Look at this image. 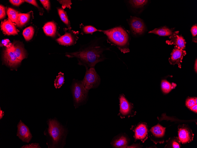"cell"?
<instances>
[{
	"label": "cell",
	"instance_id": "cell-1",
	"mask_svg": "<svg viewBox=\"0 0 197 148\" xmlns=\"http://www.w3.org/2000/svg\"><path fill=\"white\" fill-rule=\"evenodd\" d=\"M103 42L101 38H96L81 45L78 51L67 53L66 56L69 58H76L78 64L85 66L86 70L94 67L97 63L106 59L104 52L110 50V48L104 45Z\"/></svg>",
	"mask_w": 197,
	"mask_h": 148
},
{
	"label": "cell",
	"instance_id": "cell-2",
	"mask_svg": "<svg viewBox=\"0 0 197 148\" xmlns=\"http://www.w3.org/2000/svg\"><path fill=\"white\" fill-rule=\"evenodd\" d=\"M99 31L103 32L122 52L125 53L129 52V35L122 27L118 26L106 30H99Z\"/></svg>",
	"mask_w": 197,
	"mask_h": 148
},
{
	"label": "cell",
	"instance_id": "cell-3",
	"mask_svg": "<svg viewBox=\"0 0 197 148\" xmlns=\"http://www.w3.org/2000/svg\"><path fill=\"white\" fill-rule=\"evenodd\" d=\"M71 90L74 105L75 107H78L86 101L88 91L85 88L81 81L73 79Z\"/></svg>",
	"mask_w": 197,
	"mask_h": 148
},
{
	"label": "cell",
	"instance_id": "cell-4",
	"mask_svg": "<svg viewBox=\"0 0 197 148\" xmlns=\"http://www.w3.org/2000/svg\"><path fill=\"white\" fill-rule=\"evenodd\" d=\"M84 78L81 81L83 86L88 91L91 89L97 87L100 84L101 78L94 67L86 70Z\"/></svg>",
	"mask_w": 197,
	"mask_h": 148
},
{
	"label": "cell",
	"instance_id": "cell-5",
	"mask_svg": "<svg viewBox=\"0 0 197 148\" xmlns=\"http://www.w3.org/2000/svg\"><path fill=\"white\" fill-rule=\"evenodd\" d=\"M48 125V131L52 138L53 145H56L58 144L63 135L64 129L55 120H50Z\"/></svg>",
	"mask_w": 197,
	"mask_h": 148
},
{
	"label": "cell",
	"instance_id": "cell-6",
	"mask_svg": "<svg viewBox=\"0 0 197 148\" xmlns=\"http://www.w3.org/2000/svg\"><path fill=\"white\" fill-rule=\"evenodd\" d=\"M65 34L57 39L56 41L60 44L64 46L74 45L78 39V31H75L71 29L70 27L68 29L65 28Z\"/></svg>",
	"mask_w": 197,
	"mask_h": 148
},
{
	"label": "cell",
	"instance_id": "cell-7",
	"mask_svg": "<svg viewBox=\"0 0 197 148\" xmlns=\"http://www.w3.org/2000/svg\"><path fill=\"white\" fill-rule=\"evenodd\" d=\"M165 129L159 123L152 127L148 131L151 140L155 144L163 143Z\"/></svg>",
	"mask_w": 197,
	"mask_h": 148
},
{
	"label": "cell",
	"instance_id": "cell-8",
	"mask_svg": "<svg viewBox=\"0 0 197 148\" xmlns=\"http://www.w3.org/2000/svg\"><path fill=\"white\" fill-rule=\"evenodd\" d=\"M128 22L132 33L135 36L143 34L146 30L145 25L141 18L131 16Z\"/></svg>",
	"mask_w": 197,
	"mask_h": 148
},
{
	"label": "cell",
	"instance_id": "cell-9",
	"mask_svg": "<svg viewBox=\"0 0 197 148\" xmlns=\"http://www.w3.org/2000/svg\"><path fill=\"white\" fill-rule=\"evenodd\" d=\"M178 128V138L181 143H189L193 140L194 134L188 124L179 125Z\"/></svg>",
	"mask_w": 197,
	"mask_h": 148
},
{
	"label": "cell",
	"instance_id": "cell-10",
	"mask_svg": "<svg viewBox=\"0 0 197 148\" xmlns=\"http://www.w3.org/2000/svg\"><path fill=\"white\" fill-rule=\"evenodd\" d=\"M120 114L122 117L132 116L135 114L133 110V105L129 103L123 94L120 95L119 97Z\"/></svg>",
	"mask_w": 197,
	"mask_h": 148
},
{
	"label": "cell",
	"instance_id": "cell-11",
	"mask_svg": "<svg viewBox=\"0 0 197 148\" xmlns=\"http://www.w3.org/2000/svg\"><path fill=\"white\" fill-rule=\"evenodd\" d=\"M132 129L135 141L139 140L144 142L147 139L149 131L146 123L140 122L134 126Z\"/></svg>",
	"mask_w": 197,
	"mask_h": 148
},
{
	"label": "cell",
	"instance_id": "cell-12",
	"mask_svg": "<svg viewBox=\"0 0 197 148\" xmlns=\"http://www.w3.org/2000/svg\"><path fill=\"white\" fill-rule=\"evenodd\" d=\"M3 58L5 62L11 67L19 64L21 61L18 59L13 51V44L11 43L4 51Z\"/></svg>",
	"mask_w": 197,
	"mask_h": 148
},
{
	"label": "cell",
	"instance_id": "cell-13",
	"mask_svg": "<svg viewBox=\"0 0 197 148\" xmlns=\"http://www.w3.org/2000/svg\"><path fill=\"white\" fill-rule=\"evenodd\" d=\"M186 54L185 51L178 46H175L169 58L170 63L173 65L177 64L179 68H181L180 63Z\"/></svg>",
	"mask_w": 197,
	"mask_h": 148
},
{
	"label": "cell",
	"instance_id": "cell-14",
	"mask_svg": "<svg viewBox=\"0 0 197 148\" xmlns=\"http://www.w3.org/2000/svg\"><path fill=\"white\" fill-rule=\"evenodd\" d=\"M17 136L23 142L28 143L32 136L28 127L20 120L17 125Z\"/></svg>",
	"mask_w": 197,
	"mask_h": 148
},
{
	"label": "cell",
	"instance_id": "cell-15",
	"mask_svg": "<svg viewBox=\"0 0 197 148\" xmlns=\"http://www.w3.org/2000/svg\"><path fill=\"white\" fill-rule=\"evenodd\" d=\"M179 31H175L172 35L169 37L170 40H166V43L169 45H174L184 50L186 42L184 38L179 35Z\"/></svg>",
	"mask_w": 197,
	"mask_h": 148
},
{
	"label": "cell",
	"instance_id": "cell-16",
	"mask_svg": "<svg viewBox=\"0 0 197 148\" xmlns=\"http://www.w3.org/2000/svg\"><path fill=\"white\" fill-rule=\"evenodd\" d=\"M1 27L4 33L6 35H14L18 34V30L13 22L9 19L1 22Z\"/></svg>",
	"mask_w": 197,
	"mask_h": 148
},
{
	"label": "cell",
	"instance_id": "cell-17",
	"mask_svg": "<svg viewBox=\"0 0 197 148\" xmlns=\"http://www.w3.org/2000/svg\"><path fill=\"white\" fill-rule=\"evenodd\" d=\"M43 30L46 35L54 37L56 34V25L55 23L53 22H48L44 26Z\"/></svg>",
	"mask_w": 197,
	"mask_h": 148
},
{
	"label": "cell",
	"instance_id": "cell-18",
	"mask_svg": "<svg viewBox=\"0 0 197 148\" xmlns=\"http://www.w3.org/2000/svg\"><path fill=\"white\" fill-rule=\"evenodd\" d=\"M174 32L167 27L164 26L158 28H155L149 32L148 33H152L160 36H170L172 35Z\"/></svg>",
	"mask_w": 197,
	"mask_h": 148
},
{
	"label": "cell",
	"instance_id": "cell-19",
	"mask_svg": "<svg viewBox=\"0 0 197 148\" xmlns=\"http://www.w3.org/2000/svg\"><path fill=\"white\" fill-rule=\"evenodd\" d=\"M30 13H19L15 24L19 27H22L28 22L30 19Z\"/></svg>",
	"mask_w": 197,
	"mask_h": 148
},
{
	"label": "cell",
	"instance_id": "cell-20",
	"mask_svg": "<svg viewBox=\"0 0 197 148\" xmlns=\"http://www.w3.org/2000/svg\"><path fill=\"white\" fill-rule=\"evenodd\" d=\"M166 142L165 148H180L181 146V143L178 137L170 138L166 141Z\"/></svg>",
	"mask_w": 197,
	"mask_h": 148
},
{
	"label": "cell",
	"instance_id": "cell-21",
	"mask_svg": "<svg viewBox=\"0 0 197 148\" xmlns=\"http://www.w3.org/2000/svg\"><path fill=\"white\" fill-rule=\"evenodd\" d=\"M128 141L127 138L121 136L114 140L112 143L113 146L116 148H125L127 147Z\"/></svg>",
	"mask_w": 197,
	"mask_h": 148
},
{
	"label": "cell",
	"instance_id": "cell-22",
	"mask_svg": "<svg viewBox=\"0 0 197 148\" xmlns=\"http://www.w3.org/2000/svg\"><path fill=\"white\" fill-rule=\"evenodd\" d=\"M186 107L193 112L197 113V98L196 97H189L186 100Z\"/></svg>",
	"mask_w": 197,
	"mask_h": 148
},
{
	"label": "cell",
	"instance_id": "cell-23",
	"mask_svg": "<svg viewBox=\"0 0 197 148\" xmlns=\"http://www.w3.org/2000/svg\"><path fill=\"white\" fill-rule=\"evenodd\" d=\"M13 44V51L14 53L18 60L21 61L26 57L24 51L20 46Z\"/></svg>",
	"mask_w": 197,
	"mask_h": 148
},
{
	"label": "cell",
	"instance_id": "cell-24",
	"mask_svg": "<svg viewBox=\"0 0 197 148\" xmlns=\"http://www.w3.org/2000/svg\"><path fill=\"white\" fill-rule=\"evenodd\" d=\"M176 84L172 83H171L168 81L163 80L161 83V87L162 92L165 93H168L173 89L175 88Z\"/></svg>",
	"mask_w": 197,
	"mask_h": 148
},
{
	"label": "cell",
	"instance_id": "cell-25",
	"mask_svg": "<svg viewBox=\"0 0 197 148\" xmlns=\"http://www.w3.org/2000/svg\"><path fill=\"white\" fill-rule=\"evenodd\" d=\"M34 33V29L31 26L25 29L23 32V35L25 40L27 41L31 40L32 38Z\"/></svg>",
	"mask_w": 197,
	"mask_h": 148
},
{
	"label": "cell",
	"instance_id": "cell-26",
	"mask_svg": "<svg viewBox=\"0 0 197 148\" xmlns=\"http://www.w3.org/2000/svg\"><path fill=\"white\" fill-rule=\"evenodd\" d=\"M57 10L61 20L69 27H70V22L66 12L63 9L60 8H58Z\"/></svg>",
	"mask_w": 197,
	"mask_h": 148
},
{
	"label": "cell",
	"instance_id": "cell-27",
	"mask_svg": "<svg viewBox=\"0 0 197 148\" xmlns=\"http://www.w3.org/2000/svg\"><path fill=\"white\" fill-rule=\"evenodd\" d=\"M129 4L133 7L138 9L144 7L146 5L148 1L147 0H131L129 1Z\"/></svg>",
	"mask_w": 197,
	"mask_h": 148
},
{
	"label": "cell",
	"instance_id": "cell-28",
	"mask_svg": "<svg viewBox=\"0 0 197 148\" xmlns=\"http://www.w3.org/2000/svg\"><path fill=\"white\" fill-rule=\"evenodd\" d=\"M6 13L9 19L13 22L15 23L19 13L18 12L12 8H8L7 9Z\"/></svg>",
	"mask_w": 197,
	"mask_h": 148
},
{
	"label": "cell",
	"instance_id": "cell-29",
	"mask_svg": "<svg viewBox=\"0 0 197 148\" xmlns=\"http://www.w3.org/2000/svg\"><path fill=\"white\" fill-rule=\"evenodd\" d=\"M64 76L63 73L60 72L54 80V86L56 89L60 88L64 84Z\"/></svg>",
	"mask_w": 197,
	"mask_h": 148
},
{
	"label": "cell",
	"instance_id": "cell-30",
	"mask_svg": "<svg viewBox=\"0 0 197 148\" xmlns=\"http://www.w3.org/2000/svg\"><path fill=\"white\" fill-rule=\"evenodd\" d=\"M80 27L82 32L86 34H91L96 31H99V30L91 25L84 26L81 25Z\"/></svg>",
	"mask_w": 197,
	"mask_h": 148
},
{
	"label": "cell",
	"instance_id": "cell-31",
	"mask_svg": "<svg viewBox=\"0 0 197 148\" xmlns=\"http://www.w3.org/2000/svg\"><path fill=\"white\" fill-rule=\"evenodd\" d=\"M191 31L192 36V40L197 43V25L196 24L193 25L191 29Z\"/></svg>",
	"mask_w": 197,
	"mask_h": 148
},
{
	"label": "cell",
	"instance_id": "cell-32",
	"mask_svg": "<svg viewBox=\"0 0 197 148\" xmlns=\"http://www.w3.org/2000/svg\"><path fill=\"white\" fill-rule=\"evenodd\" d=\"M58 2L62 4V7L63 9H64L67 7L70 9L71 5L72 4L71 0H58Z\"/></svg>",
	"mask_w": 197,
	"mask_h": 148
},
{
	"label": "cell",
	"instance_id": "cell-33",
	"mask_svg": "<svg viewBox=\"0 0 197 148\" xmlns=\"http://www.w3.org/2000/svg\"><path fill=\"white\" fill-rule=\"evenodd\" d=\"M44 7L47 10L49 11L50 9V4L49 0H40Z\"/></svg>",
	"mask_w": 197,
	"mask_h": 148
},
{
	"label": "cell",
	"instance_id": "cell-34",
	"mask_svg": "<svg viewBox=\"0 0 197 148\" xmlns=\"http://www.w3.org/2000/svg\"><path fill=\"white\" fill-rule=\"evenodd\" d=\"M5 8L2 5H0V19H3L6 15L5 12Z\"/></svg>",
	"mask_w": 197,
	"mask_h": 148
},
{
	"label": "cell",
	"instance_id": "cell-35",
	"mask_svg": "<svg viewBox=\"0 0 197 148\" xmlns=\"http://www.w3.org/2000/svg\"><path fill=\"white\" fill-rule=\"evenodd\" d=\"M9 2L12 4L16 6H19L24 1L23 0H10Z\"/></svg>",
	"mask_w": 197,
	"mask_h": 148
},
{
	"label": "cell",
	"instance_id": "cell-36",
	"mask_svg": "<svg viewBox=\"0 0 197 148\" xmlns=\"http://www.w3.org/2000/svg\"><path fill=\"white\" fill-rule=\"evenodd\" d=\"M21 148H40L38 144H31L29 145L24 146Z\"/></svg>",
	"mask_w": 197,
	"mask_h": 148
},
{
	"label": "cell",
	"instance_id": "cell-37",
	"mask_svg": "<svg viewBox=\"0 0 197 148\" xmlns=\"http://www.w3.org/2000/svg\"><path fill=\"white\" fill-rule=\"evenodd\" d=\"M10 41L8 39H5L2 41V45H3L6 47H7L11 43H9Z\"/></svg>",
	"mask_w": 197,
	"mask_h": 148
},
{
	"label": "cell",
	"instance_id": "cell-38",
	"mask_svg": "<svg viewBox=\"0 0 197 148\" xmlns=\"http://www.w3.org/2000/svg\"><path fill=\"white\" fill-rule=\"evenodd\" d=\"M24 1L26 2L27 3H28L29 4H31L33 5L36 6L38 7V5L36 2V0H24Z\"/></svg>",
	"mask_w": 197,
	"mask_h": 148
},
{
	"label": "cell",
	"instance_id": "cell-39",
	"mask_svg": "<svg viewBox=\"0 0 197 148\" xmlns=\"http://www.w3.org/2000/svg\"><path fill=\"white\" fill-rule=\"evenodd\" d=\"M4 112L1 110V109H0V119H1L3 117V116L4 115Z\"/></svg>",
	"mask_w": 197,
	"mask_h": 148
},
{
	"label": "cell",
	"instance_id": "cell-40",
	"mask_svg": "<svg viewBox=\"0 0 197 148\" xmlns=\"http://www.w3.org/2000/svg\"><path fill=\"white\" fill-rule=\"evenodd\" d=\"M194 69L196 72L197 71V59H196L195 65H194Z\"/></svg>",
	"mask_w": 197,
	"mask_h": 148
}]
</instances>
